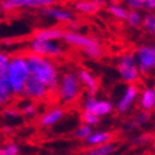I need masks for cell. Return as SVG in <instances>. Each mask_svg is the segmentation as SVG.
I'll return each mask as SVG.
<instances>
[{"label":"cell","mask_w":155,"mask_h":155,"mask_svg":"<svg viewBox=\"0 0 155 155\" xmlns=\"http://www.w3.org/2000/svg\"><path fill=\"white\" fill-rule=\"evenodd\" d=\"M27 64L29 73L51 90H57V71L49 61L44 59L39 54L32 53L27 56Z\"/></svg>","instance_id":"cell-1"},{"label":"cell","mask_w":155,"mask_h":155,"mask_svg":"<svg viewBox=\"0 0 155 155\" xmlns=\"http://www.w3.org/2000/svg\"><path fill=\"white\" fill-rule=\"evenodd\" d=\"M29 77V68L24 59L15 58L8 66V81L14 92H21L23 86Z\"/></svg>","instance_id":"cell-2"},{"label":"cell","mask_w":155,"mask_h":155,"mask_svg":"<svg viewBox=\"0 0 155 155\" xmlns=\"http://www.w3.org/2000/svg\"><path fill=\"white\" fill-rule=\"evenodd\" d=\"M80 95V82L72 72H67L62 77L59 97L64 104L74 102Z\"/></svg>","instance_id":"cell-3"},{"label":"cell","mask_w":155,"mask_h":155,"mask_svg":"<svg viewBox=\"0 0 155 155\" xmlns=\"http://www.w3.org/2000/svg\"><path fill=\"white\" fill-rule=\"evenodd\" d=\"M64 41L69 44H73V45H78V47H82L84 49L88 56L97 58L102 54L101 48L100 45L97 44L96 41L91 39V38L87 37H82L80 34H76V33H64Z\"/></svg>","instance_id":"cell-4"},{"label":"cell","mask_w":155,"mask_h":155,"mask_svg":"<svg viewBox=\"0 0 155 155\" xmlns=\"http://www.w3.org/2000/svg\"><path fill=\"white\" fill-rule=\"evenodd\" d=\"M21 92L25 96H29L32 98H44L47 96H54L56 95L57 90H51L45 86L44 83H42L39 80H37L34 76L29 74V77L27 78L24 86H23Z\"/></svg>","instance_id":"cell-5"},{"label":"cell","mask_w":155,"mask_h":155,"mask_svg":"<svg viewBox=\"0 0 155 155\" xmlns=\"http://www.w3.org/2000/svg\"><path fill=\"white\" fill-rule=\"evenodd\" d=\"M119 71L122 76V78L127 82H134L137 78V68L134 63L133 57H125L119 64Z\"/></svg>","instance_id":"cell-6"},{"label":"cell","mask_w":155,"mask_h":155,"mask_svg":"<svg viewBox=\"0 0 155 155\" xmlns=\"http://www.w3.org/2000/svg\"><path fill=\"white\" fill-rule=\"evenodd\" d=\"M52 0H4L2 8L4 10H13L20 6H48Z\"/></svg>","instance_id":"cell-7"},{"label":"cell","mask_w":155,"mask_h":155,"mask_svg":"<svg viewBox=\"0 0 155 155\" xmlns=\"http://www.w3.org/2000/svg\"><path fill=\"white\" fill-rule=\"evenodd\" d=\"M32 51L35 54H39V56H61L62 51L53 45L49 42H37L34 41L33 45H32Z\"/></svg>","instance_id":"cell-8"},{"label":"cell","mask_w":155,"mask_h":155,"mask_svg":"<svg viewBox=\"0 0 155 155\" xmlns=\"http://www.w3.org/2000/svg\"><path fill=\"white\" fill-rule=\"evenodd\" d=\"M139 61L140 68L143 71H148L149 68L155 66V48H141L139 49Z\"/></svg>","instance_id":"cell-9"},{"label":"cell","mask_w":155,"mask_h":155,"mask_svg":"<svg viewBox=\"0 0 155 155\" xmlns=\"http://www.w3.org/2000/svg\"><path fill=\"white\" fill-rule=\"evenodd\" d=\"M63 30L61 29H42V30H38L37 33H34V41L37 42H48L51 39H58V38H63L64 37Z\"/></svg>","instance_id":"cell-10"},{"label":"cell","mask_w":155,"mask_h":155,"mask_svg":"<svg viewBox=\"0 0 155 155\" xmlns=\"http://www.w3.org/2000/svg\"><path fill=\"white\" fill-rule=\"evenodd\" d=\"M111 105L106 101H96V100H88L86 104V111H90L94 115H105L111 111Z\"/></svg>","instance_id":"cell-11"},{"label":"cell","mask_w":155,"mask_h":155,"mask_svg":"<svg viewBox=\"0 0 155 155\" xmlns=\"http://www.w3.org/2000/svg\"><path fill=\"white\" fill-rule=\"evenodd\" d=\"M101 5H104V3H101V2H95V0H82V2L76 3L74 8L78 12H82V13L95 14L100 10Z\"/></svg>","instance_id":"cell-12"},{"label":"cell","mask_w":155,"mask_h":155,"mask_svg":"<svg viewBox=\"0 0 155 155\" xmlns=\"http://www.w3.org/2000/svg\"><path fill=\"white\" fill-rule=\"evenodd\" d=\"M136 94H137V88L135 86H130L127 88V91H126L125 96H124V98L119 104V111H126L129 108V106L131 105V102L134 101Z\"/></svg>","instance_id":"cell-13"},{"label":"cell","mask_w":155,"mask_h":155,"mask_svg":"<svg viewBox=\"0 0 155 155\" xmlns=\"http://www.w3.org/2000/svg\"><path fill=\"white\" fill-rule=\"evenodd\" d=\"M62 116H63V111L57 108V110H52L48 114H45L43 117L41 119V125L43 126H49L52 124H54L56 121H58Z\"/></svg>","instance_id":"cell-14"},{"label":"cell","mask_w":155,"mask_h":155,"mask_svg":"<svg viewBox=\"0 0 155 155\" xmlns=\"http://www.w3.org/2000/svg\"><path fill=\"white\" fill-rule=\"evenodd\" d=\"M12 94V87L9 84V81L6 78H0V104L6 102L10 98Z\"/></svg>","instance_id":"cell-15"},{"label":"cell","mask_w":155,"mask_h":155,"mask_svg":"<svg viewBox=\"0 0 155 155\" xmlns=\"http://www.w3.org/2000/svg\"><path fill=\"white\" fill-rule=\"evenodd\" d=\"M111 137H112L111 133H97L94 135H90L87 137V143L90 145H97V144H102V143L108 141Z\"/></svg>","instance_id":"cell-16"},{"label":"cell","mask_w":155,"mask_h":155,"mask_svg":"<svg viewBox=\"0 0 155 155\" xmlns=\"http://www.w3.org/2000/svg\"><path fill=\"white\" fill-rule=\"evenodd\" d=\"M141 106L145 110H150L155 106V91L154 90H146L141 98Z\"/></svg>","instance_id":"cell-17"},{"label":"cell","mask_w":155,"mask_h":155,"mask_svg":"<svg viewBox=\"0 0 155 155\" xmlns=\"http://www.w3.org/2000/svg\"><path fill=\"white\" fill-rule=\"evenodd\" d=\"M80 78H81V81L90 88L91 94L97 90V82L94 80V77H92L88 72H86V71H80Z\"/></svg>","instance_id":"cell-18"},{"label":"cell","mask_w":155,"mask_h":155,"mask_svg":"<svg viewBox=\"0 0 155 155\" xmlns=\"http://www.w3.org/2000/svg\"><path fill=\"white\" fill-rule=\"evenodd\" d=\"M43 13L48 14V15H51V17L56 18L58 20H62V21L72 19V15L69 13H67V12H61V10H54V9H45V10H43Z\"/></svg>","instance_id":"cell-19"},{"label":"cell","mask_w":155,"mask_h":155,"mask_svg":"<svg viewBox=\"0 0 155 155\" xmlns=\"http://www.w3.org/2000/svg\"><path fill=\"white\" fill-rule=\"evenodd\" d=\"M112 150H114V145H111V144H105V145L97 146V148L87 151L86 155H108Z\"/></svg>","instance_id":"cell-20"},{"label":"cell","mask_w":155,"mask_h":155,"mask_svg":"<svg viewBox=\"0 0 155 155\" xmlns=\"http://www.w3.org/2000/svg\"><path fill=\"white\" fill-rule=\"evenodd\" d=\"M108 10H110L111 14H114L115 17H117V18H120V19H127L129 13H127L126 10H124L122 8H120V6L112 5V6L108 8Z\"/></svg>","instance_id":"cell-21"},{"label":"cell","mask_w":155,"mask_h":155,"mask_svg":"<svg viewBox=\"0 0 155 155\" xmlns=\"http://www.w3.org/2000/svg\"><path fill=\"white\" fill-rule=\"evenodd\" d=\"M82 121H83L84 124L95 125V124H97V121H98V116L94 115V114L90 112V111H84L83 115H82Z\"/></svg>","instance_id":"cell-22"},{"label":"cell","mask_w":155,"mask_h":155,"mask_svg":"<svg viewBox=\"0 0 155 155\" xmlns=\"http://www.w3.org/2000/svg\"><path fill=\"white\" fill-rule=\"evenodd\" d=\"M90 135H91V129H90V126L83 125V126H81L78 130H77V133H76L74 136L78 137V139H87Z\"/></svg>","instance_id":"cell-23"},{"label":"cell","mask_w":155,"mask_h":155,"mask_svg":"<svg viewBox=\"0 0 155 155\" xmlns=\"http://www.w3.org/2000/svg\"><path fill=\"white\" fill-rule=\"evenodd\" d=\"M18 146L15 144H9L5 149H0V155H17Z\"/></svg>","instance_id":"cell-24"},{"label":"cell","mask_w":155,"mask_h":155,"mask_svg":"<svg viewBox=\"0 0 155 155\" xmlns=\"http://www.w3.org/2000/svg\"><path fill=\"white\" fill-rule=\"evenodd\" d=\"M127 19H129V23H130V24H131V25H134V27H136V25L140 24V17H139V14L135 13V12L129 13Z\"/></svg>","instance_id":"cell-25"},{"label":"cell","mask_w":155,"mask_h":155,"mask_svg":"<svg viewBox=\"0 0 155 155\" xmlns=\"http://www.w3.org/2000/svg\"><path fill=\"white\" fill-rule=\"evenodd\" d=\"M126 4L131 6L133 9H139V8L144 6V0H125Z\"/></svg>","instance_id":"cell-26"},{"label":"cell","mask_w":155,"mask_h":155,"mask_svg":"<svg viewBox=\"0 0 155 155\" xmlns=\"http://www.w3.org/2000/svg\"><path fill=\"white\" fill-rule=\"evenodd\" d=\"M144 6L149 9H155V0H144Z\"/></svg>","instance_id":"cell-27"}]
</instances>
